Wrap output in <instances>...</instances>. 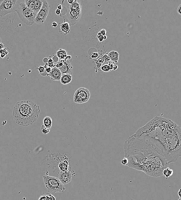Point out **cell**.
Wrapping results in <instances>:
<instances>
[{"mask_svg":"<svg viewBox=\"0 0 181 200\" xmlns=\"http://www.w3.org/2000/svg\"><path fill=\"white\" fill-rule=\"evenodd\" d=\"M156 151L168 164L181 156V129L170 120L155 117L134 134Z\"/></svg>","mask_w":181,"mask_h":200,"instance_id":"cell-1","label":"cell"},{"mask_svg":"<svg viewBox=\"0 0 181 200\" xmlns=\"http://www.w3.org/2000/svg\"><path fill=\"white\" fill-rule=\"evenodd\" d=\"M125 157L128 161L127 166L143 171L148 176H163V171L169 164L153 148L134 135L124 143Z\"/></svg>","mask_w":181,"mask_h":200,"instance_id":"cell-2","label":"cell"},{"mask_svg":"<svg viewBox=\"0 0 181 200\" xmlns=\"http://www.w3.org/2000/svg\"><path fill=\"white\" fill-rule=\"evenodd\" d=\"M41 113L39 106L31 100L17 102L13 109L12 116L15 123L20 126H28L35 122Z\"/></svg>","mask_w":181,"mask_h":200,"instance_id":"cell-3","label":"cell"},{"mask_svg":"<svg viewBox=\"0 0 181 200\" xmlns=\"http://www.w3.org/2000/svg\"><path fill=\"white\" fill-rule=\"evenodd\" d=\"M20 20L28 25H32L35 23V19L37 14L28 8L25 2H21L16 12Z\"/></svg>","mask_w":181,"mask_h":200,"instance_id":"cell-4","label":"cell"},{"mask_svg":"<svg viewBox=\"0 0 181 200\" xmlns=\"http://www.w3.org/2000/svg\"><path fill=\"white\" fill-rule=\"evenodd\" d=\"M81 1H74L72 4H68L67 9V16L70 25H74L80 20L81 15Z\"/></svg>","mask_w":181,"mask_h":200,"instance_id":"cell-5","label":"cell"},{"mask_svg":"<svg viewBox=\"0 0 181 200\" xmlns=\"http://www.w3.org/2000/svg\"><path fill=\"white\" fill-rule=\"evenodd\" d=\"M44 184L49 192L52 193H62L66 189L65 187L58 178L44 175Z\"/></svg>","mask_w":181,"mask_h":200,"instance_id":"cell-6","label":"cell"},{"mask_svg":"<svg viewBox=\"0 0 181 200\" xmlns=\"http://www.w3.org/2000/svg\"><path fill=\"white\" fill-rule=\"evenodd\" d=\"M20 2L18 0H0V17L16 12Z\"/></svg>","mask_w":181,"mask_h":200,"instance_id":"cell-7","label":"cell"},{"mask_svg":"<svg viewBox=\"0 0 181 200\" xmlns=\"http://www.w3.org/2000/svg\"><path fill=\"white\" fill-rule=\"evenodd\" d=\"M90 96V92L88 89L85 88L80 87L74 93V102L76 104H84L88 101Z\"/></svg>","mask_w":181,"mask_h":200,"instance_id":"cell-8","label":"cell"},{"mask_svg":"<svg viewBox=\"0 0 181 200\" xmlns=\"http://www.w3.org/2000/svg\"><path fill=\"white\" fill-rule=\"evenodd\" d=\"M50 6L48 3L47 1L43 0L42 7L36 15L35 19V23L37 24H43L47 18Z\"/></svg>","mask_w":181,"mask_h":200,"instance_id":"cell-9","label":"cell"},{"mask_svg":"<svg viewBox=\"0 0 181 200\" xmlns=\"http://www.w3.org/2000/svg\"><path fill=\"white\" fill-rule=\"evenodd\" d=\"M43 1V0H25L24 2L28 8L37 15L42 7Z\"/></svg>","mask_w":181,"mask_h":200,"instance_id":"cell-10","label":"cell"},{"mask_svg":"<svg viewBox=\"0 0 181 200\" xmlns=\"http://www.w3.org/2000/svg\"><path fill=\"white\" fill-rule=\"evenodd\" d=\"M72 174L69 170L66 171H61L58 175V178L64 185L69 184L72 178Z\"/></svg>","mask_w":181,"mask_h":200,"instance_id":"cell-11","label":"cell"},{"mask_svg":"<svg viewBox=\"0 0 181 200\" xmlns=\"http://www.w3.org/2000/svg\"><path fill=\"white\" fill-rule=\"evenodd\" d=\"M72 59L71 60H64V64L61 68H59L63 74H69L72 75L73 73V67L71 63Z\"/></svg>","mask_w":181,"mask_h":200,"instance_id":"cell-12","label":"cell"},{"mask_svg":"<svg viewBox=\"0 0 181 200\" xmlns=\"http://www.w3.org/2000/svg\"><path fill=\"white\" fill-rule=\"evenodd\" d=\"M62 75V73L60 70L55 66L52 68L51 73L48 75V76L51 77L52 81H60Z\"/></svg>","mask_w":181,"mask_h":200,"instance_id":"cell-13","label":"cell"},{"mask_svg":"<svg viewBox=\"0 0 181 200\" xmlns=\"http://www.w3.org/2000/svg\"><path fill=\"white\" fill-rule=\"evenodd\" d=\"M72 75L69 74H63L61 78L60 81L63 85L68 84L72 82Z\"/></svg>","mask_w":181,"mask_h":200,"instance_id":"cell-14","label":"cell"},{"mask_svg":"<svg viewBox=\"0 0 181 200\" xmlns=\"http://www.w3.org/2000/svg\"><path fill=\"white\" fill-rule=\"evenodd\" d=\"M70 25L68 22H64L60 25L61 31L64 33L65 35H67L70 31Z\"/></svg>","mask_w":181,"mask_h":200,"instance_id":"cell-15","label":"cell"},{"mask_svg":"<svg viewBox=\"0 0 181 200\" xmlns=\"http://www.w3.org/2000/svg\"><path fill=\"white\" fill-rule=\"evenodd\" d=\"M110 60L115 63H117L119 57V54L117 52L112 51L110 52L108 54Z\"/></svg>","mask_w":181,"mask_h":200,"instance_id":"cell-16","label":"cell"},{"mask_svg":"<svg viewBox=\"0 0 181 200\" xmlns=\"http://www.w3.org/2000/svg\"><path fill=\"white\" fill-rule=\"evenodd\" d=\"M68 55L67 51L63 49H59L56 52V56L59 60H64Z\"/></svg>","mask_w":181,"mask_h":200,"instance_id":"cell-17","label":"cell"},{"mask_svg":"<svg viewBox=\"0 0 181 200\" xmlns=\"http://www.w3.org/2000/svg\"><path fill=\"white\" fill-rule=\"evenodd\" d=\"M43 123L44 126L46 127L51 129L52 126L53 121L51 117L46 116L43 120Z\"/></svg>","mask_w":181,"mask_h":200,"instance_id":"cell-18","label":"cell"},{"mask_svg":"<svg viewBox=\"0 0 181 200\" xmlns=\"http://www.w3.org/2000/svg\"><path fill=\"white\" fill-rule=\"evenodd\" d=\"M173 173L174 172L173 170L170 169V168L167 167L164 169L163 171V175H165L166 179H167L168 178L172 175Z\"/></svg>","mask_w":181,"mask_h":200,"instance_id":"cell-19","label":"cell"},{"mask_svg":"<svg viewBox=\"0 0 181 200\" xmlns=\"http://www.w3.org/2000/svg\"><path fill=\"white\" fill-rule=\"evenodd\" d=\"M68 166H69L68 162L66 161L60 163L59 167L61 171H66L68 170Z\"/></svg>","mask_w":181,"mask_h":200,"instance_id":"cell-20","label":"cell"},{"mask_svg":"<svg viewBox=\"0 0 181 200\" xmlns=\"http://www.w3.org/2000/svg\"><path fill=\"white\" fill-rule=\"evenodd\" d=\"M9 54L7 48L4 47L0 50V57L1 58L4 59Z\"/></svg>","mask_w":181,"mask_h":200,"instance_id":"cell-21","label":"cell"},{"mask_svg":"<svg viewBox=\"0 0 181 200\" xmlns=\"http://www.w3.org/2000/svg\"><path fill=\"white\" fill-rule=\"evenodd\" d=\"M101 69L103 71L105 72H108L111 71L112 70V69L109 64H105L101 67Z\"/></svg>","mask_w":181,"mask_h":200,"instance_id":"cell-22","label":"cell"},{"mask_svg":"<svg viewBox=\"0 0 181 200\" xmlns=\"http://www.w3.org/2000/svg\"><path fill=\"white\" fill-rule=\"evenodd\" d=\"M41 131L44 134L46 135V134H48L50 132L51 129L46 127H45L44 125H42V126H41Z\"/></svg>","mask_w":181,"mask_h":200,"instance_id":"cell-23","label":"cell"},{"mask_svg":"<svg viewBox=\"0 0 181 200\" xmlns=\"http://www.w3.org/2000/svg\"><path fill=\"white\" fill-rule=\"evenodd\" d=\"M46 197L47 200H55V198L51 194V193H44Z\"/></svg>","mask_w":181,"mask_h":200,"instance_id":"cell-24","label":"cell"},{"mask_svg":"<svg viewBox=\"0 0 181 200\" xmlns=\"http://www.w3.org/2000/svg\"><path fill=\"white\" fill-rule=\"evenodd\" d=\"M37 69H38L39 73L40 74L42 75V73H45V72H46L45 71V68L44 66H40L37 68Z\"/></svg>","mask_w":181,"mask_h":200,"instance_id":"cell-25","label":"cell"},{"mask_svg":"<svg viewBox=\"0 0 181 200\" xmlns=\"http://www.w3.org/2000/svg\"><path fill=\"white\" fill-rule=\"evenodd\" d=\"M128 163V159L126 158V157H124L123 159L121 160V164L122 165H124V166H126Z\"/></svg>","mask_w":181,"mask_h":200,"instance_id":"cell-26","label":"cell"},{"mask_svg":"<svg viewBox=\"0 0 181 200\" xmlns=\"http://www.w3.org/2000/svg\"><path fill=\"white\" fill-rule=\"evenodd\" d=\"M97 38L98 39H99V41L100 42H102L103 41H104V39H103V36H102L100 32H99L97 34Z\"/></svg>","mask_w":181,"mask_h":200,"instance_id":"cell-27","label":"cell"},{"mask_svg":"<svg viewBox=\"0 0 181 200\" xmlns=\"http://www.w3.org/2000/svg\"><path fill=\"white\" fill-rule=\"evenodd\" d=\"M39 200H46V196L44 194V193H42L41 195L40 196Z\"/></svg>","mask_w":181,"mask_h":200,"instance_id":"cell-28","label":"cell"},{"mask_svg":"<svg viewBox=\"0 0 181 200\" xmlns=\"http://www.w3.org/2000/svg\"><path fill=\"white\" fill-rule=\"evenodd\" d=\"M99 32H100L101 34L103 36H106V33H107V31H106V30L104 29H102Z\"/></svg>","mask_w":181,"mask_h":200,"instance_id":"cell-29","label":"cell"},{"mask_svg":"<svg viewBox=\"0 0 181 200\" xmlns=\"http://www.w3.org/2000/svg\"><path fill=\"white\" fill-rule=\"evenodd\" d=\"M177 12L181 16V4L178 6L177 9Z\"/></svg>","mask_w":181,"mask_h":200,"instance_id":"cell-30","label":"cell"},{"mask_svg":"<svg viewBox=\"0 0 181 200\" xmlns=\"http://www.w3.org/2000/svg\"><path fill=\"white\" fill-rule=\"evenodd\" d=\"M104 60H105L104 61H109L110 60L109 57L108 55H104Z\"/></svg>","mask_w":181,"mask_h":200,"instance_id":"cell-31","label":"cell"},{"mask_svg":"<svg viewBox=\"0 0 181 200\" xmlns=\"http://www.w3.org/2000/svg\"><path fill=\"white\" fill-rule=\"evenodd\" d=\"M55 13L56 15H60L61 14V10L58 9H57L55 10Z\"/></svg>","mask_w":181,"mask_h":200,"instance_id":"cell-32","label":"cell"},{"mask_svg":"<svg viewBox=\"0 0 181 200\" xmlns=\"http://www.w3.org/2000/svg\"><path fill=\"white\" fill-rule=\"evenodd\" d=\"M52 26L53 28H56V27L58 26V24L56 22H54L52 24Z\"/></svg>","mask_w":181,"mask_h":200,"instance_id":"cell-33","label":"cell"},{"mask_svg":"<svg viewBox=\"0 0 181 200\" xmlns=\"http://www.w3.org/2000/svg\"><path fill=\"white\" fill-rule=\"evenodd\" d=\"M58 9L60 10L63 9V6L62 5L58 4L57 6Z\"/></svg>","mask_w":181,"mask_h":200,"instance_id":"cell-34","label":"cell"},{"mask_svg":"<svg viewBox=\"0 0 181 200\" xmlns=\"http://www.w3.org/2000/svg\"><path fill=\"white\" fill-rule=\"evenodd\" d=\"M67 2H68V3L69 4H72V3L74 2V0H68L67 1Z\"/></svg>","mask_w":181,"mask_h":200,"instance_id":"cell-35","label":"cell"},{"mask_svg":"<svg viewBox=\"0 0 181 200\" xmlns=\"http://www.w3.org/2000/svg\"><path fill=\"white\" fill-rule=\"evenodd\" d=\"M178 196H179L180 198H181V188L179 190L178 193Z\"/></svg>","mask_w":181,"mask_h":200,"instance_id":"cell-36","label":"cell"},{"mask_svg":"<svg viewBox=\"0 0 181 200\" xmlns=\"http://www.w3.org/2000/svg\"><path fill=\"white\" fill-rule=\"evenodd\" d=\"M118 68V66L117 65H114L112 70L114 71L116 70Z\"/></svg>","mask_w":181,"mask_h":200,"instance_id":"cell-37","label":"cell"},{"mask_svg":"<svg viewBox=\"0 0 181 200\" xmlns=\"http://www.w3.org/2000/svg\"><path fill=\"white\" fill-rule=\"evenodd\" d=\"M5 47V46L2 43L0 44V50Z\"/></svg>","mask_w":181,"mask_h":200,"instance_id":"cell-38","label":"cell"},{"mask_svg":"<svg viewBox=\"0 0 181 200\" xmlns=\"http://www.w3.org/2000/svg\"><path fill=\"white\" fill-rule=\"evenodd\" d=\"M107 39V36H103V39L104 40H105Z\"/></svg>","mask_w":181,"mask_h":200,"instance_id":"cell-39","label":"cell"},{"mask_svg":"<svg viewBox=\"0 0 181 200\" xmlns=\"http://www.w3.org/2000/svg\"><path fill=\"white\" fill-rule=\"evenodd\" d=\"M1 43H2V40H1V39L0 37V44Z\"/></svg>","mask_w":181,"mask_h":200,"instance_id":"cell-40","label":"cell"},{"mask_svg":"<svg viewBox=\"0 0 181 200\" xmlns=\"http://www.w3.org/2000/svg\"><path fill=\"white\" fill-rule=\"evenodd\" d=\"M178 200H181V198H180Z\"/></svg>","mask_w":181,"mask_h":200,"instance_id":"cell-41","label":"cell"}]
</instances>
